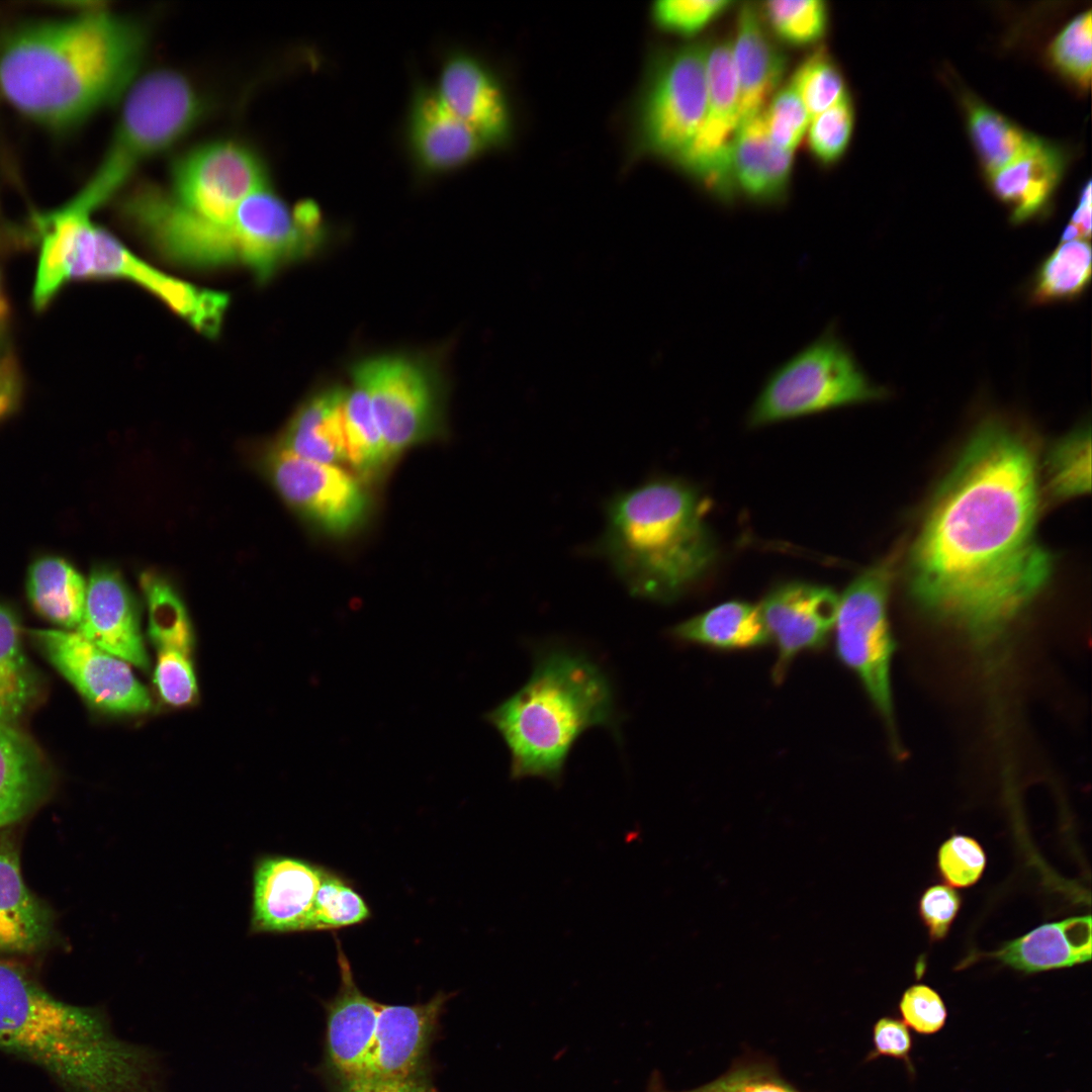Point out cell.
<instances>
[{"label":"cell","mask_w":1092,"mask_h":1092,"mask_svg":"<svg viewBox=\"0 0 1092 1092\" xmlns=\"http://www.w3.org/2000/svg\"><path fill=\"white\" fill-rule=\"evenodd\" d=\"M735 4L730 0H662L654 2L651 16L662 30L694 36Z\"/></svg>","instance_id":"7bdbcfd3"},{"label":"cell","mask_w":1092,"mask_h":1092,"mask_svg":"<svg viewBox=\"0 0 1092 1092\" xmlns=\"http://www.w3.org/2000/svg\"><path fill=\"white\" fill-rule=\"evenodd\" d=\"M1091 937V916H1073L1039 925L994 951L971 953L961 968L982 959L1024 974L1071 968L1090 962Z\"/></svg>","instance_id":"d4e9b609"},{"label":"cell","mask_w":1092,"mask_h":1092,"mask_svg":"<svg viewBox=\"0 0 1092 1092\" xmlns=\"http://www.w3.org/2000/svg\"><path fill=\"white\" fill-rule=\"evenodd\" d=\"M986 863L984 848L971 836L954 834L944 840L937 850L938 874L952 888H967L976 884Z\"/></svg>","instance_id":"f6af8a7d"},{"label":"cell","mask_w":1092,"mask_h":1092,"mask_svg":"<svg viewBox=\"0 0 1092 1092\" xmlns=\"http://www.w3.org/2000/svg\"><path fill=\"white\" fill-rule=\"evenodd\" d=\"M346 463L362 481L378 478L391 460L365 392L352 383L343 403Z\"/></svg>","instance_id":"836d02e7"},{"label":"cell","mask_w":1092,"mask_h":1092,"mask_svg":"<svg viewBox=\"0 0 1092 1092\" xmlns=\"http://www.w3.org/2000/svg\"><path fill=\"white\" fill-rule=\"evenodd\" d=\"M707 107L690 148L676 163L722 200L735 193L731 175V144L738 127V86L732 40L709 42L707 54Z\"/></svg>","instance_id":"5bb4252c"},{"label":"cell","mask_w":1092,"mask_h":1092,"mask_svg":"<svg viewBox=\"0 0 1092 1092\" xmlns=\"http://www.w3.org/2000/svg\"><path fill=\"white\" fill-rule=\"evenodd\" d=\"M697 490L673 478L649 479L614 495L599 548L635 597L672 603L717 556Z\"/></svg>","instance_id":"277c9868"},{"label":"cell","mask_w":1092,"mask_h":1092,"mask_svg":"<svg viewBox=\"0 0 1092 1092\" xmlns=\"http://www.w3.org/2000/svg\"><path fill=\"white\" fill-rule=\"evenodd\" d=\"M434 89L444 105L487 148L509 140L512 116L506 95L494 75L477 58L464 52L449 55Z\"/></svg>","instance_id":"44dd1931"},{"label":"cell","mask_w":1092,"mask_h":1092,"mask_svg":"<svg viewBox=\"0 0 1092 1092\" xmlns=\"http://www.w3.org/2000/svg\"><path fill=\"white\" fill-rule=\"evenodd\" d=\"M885 395L831 326L767 375L747 423L757 428Z\"/></svg>","instance_id":"8992f818"},{"label":"cell","mask_w":1092,"mask_h":1092,"mask_svg":"<svg viewBox=\"0 0 1092 1092\" xmlns=\"http://www.w3.org/2000/svg\"><path fill=\"white\" fill-rule=\"evenodd\" d=\"M767 30L793 47L817 43L826 33L829 11L822 0H772L758 8Z\"/></svg>","instance_id":"8d00e7d4"},{"label":"cell","mask_w":1092,"mask_h":1092,"mask_svg":"<svg viewBox=\"0 0 1092 1092\" xmlns=\"http://www.w3.org/2000/svg\"><path fill=\"white\" fill-rule=\"evenodd\" d=\"M371 912L363 898L339 875L325 869L317 889L310 931L332 930L366 921Z\"/></svg>","instance_id":"ab89813d"},{"label":"cell","mask_w":1092,"mask_h":1092,"mask_svg":"<svg viewBox=\"0 0 1092 1092\" xmlns=\"http://www.w3.org/2000/svg\"><path fill=\"white\" fill-rule=\"evenodd\" d=\"M854 126L850 96L810 119L806 140L810 154L823 165L840 160L846 152Z\"/></svg>","instance_id":"b9f144b4"},{"label":"cell","mask_w":1092,"mask_h":1092,"mask_svg":"<svg viewBox=\"0 0 1092 1092\" xmlns=\"http://www.w3.org/2000/svg\"><path fill=\"white\" fill-rule=\"evenodd\" d=\"M281 497L324 534L355 532L368 517L369 494L362 481L341 465L310 461L273 446L264 459Z\"/></svg>","instance_id":"4fadbf2b"},{"label":"cell","mask_w":1092,"mask_h":1092,"mask_svg":"<svg viewBox=\"0 0 1092 1092\" xmlns=\"http://www.w3.org/2000/svg\"><path fill=\"white\" fill-rule=\"evenodd\" d=\"M1091 437L1089 427H1081L1057 442L1049 452V486L1059 498L1090 490Z\"/></svg>","instance_id":"f35d334b"},{"label":"cell","mask_w":1092,"mask_h":1092,"mask_svg":"<svg viewBox=\"0 0 1092 1092\" xmlns=\"http://www.w3.org/2000/svg\"><path fill=\"white\" fill-rule=\"evenodd\" d=\"M894 555L857 575L839 598L834 624L835 653L860 681L867 696L895 737L891 664L895 643L888 619Z\"/></svg>","instance_id":"9c48e42d"},{"label":"cell","mask_w":1092,"mask_h":1092,"mask_svg":"<svg viewBox=\"0 0 1092 1092\" xmlns=\"http://www.w3.org/2000/svg\"><path fill=\"white\" fill-rule=\"evenodd\" d=\"M788 84L810 118L849 95L839 66L824 47H818L801 62Z\"/></svg>","instance_id":"74e56055"},{"label":"cell","mask_w":1092,"mask_h":1092,"mask_svg":"<svg viewBox=\"0 0 1092 1092\" xmlns=\"http://www.w3.org/2000/svg\"><path fill=\"white\" fill-rule=\"evenodd\" d=\"M146 41L138 22L98 7L23 24L0 41V90L34 121L69 126L130 86Z\"/></svg>","instance_id":"7a4b0ae2"},{"label":"cell","mask_w":1092,"mask_h":1092,"mask_svg":"<svg viewBox=\"0 0 1092 1092\" xmlns=\"http://www.w3.org/2000/svg\"><path fill=\"white\" fill-rule=\"evenodd\" d=\"M839 597L825 585L790 581L758 606L768 640L777 647L772 678L779 684L801 653L823 648L834 628Z\"/></svg>","instance_id":"e0dca14e"},{"label":"cell","mask_w":1092,"mask_h":1092,"mask_svg":"<svg viewBox=\"0 0 1092 1092\" xmlns=\"http://www.w3.org/2000/svg\"><path fill=\"white\" fill-rule=\"evenodd\" d=\"M450 997L438 993L425 1003H381L373 1046L362 1073L346 1092H440L429 1055Z\"/></svg>","instance_id":"8fae6325"},{"label":"cell","mask_w":1092,"mask_h":1092,"mask_svg":"<svg viewBox=\"0 0 1092 1092\" xmlns=\"http://www.w3.org/2000/svg\"><path fill=\"white\" fill-rule=\"evenodd\" d=\"M30 635L50 662L94 706L113 713L151 709L150 695L127 662L77 631L35 629Z\"/></svg>","instance_id":"9a60e30c"},{"label":"cell","mask_w":1092,"mask_h":1092,"mask_svg":"<svg viewBox=\"0 0 1092 1092\" xmlns=\"http://www.w3.org/2000/svg\"><path fill=\"white\" fill-rule=\"evenodd\" d=\"M1071 224L1077 228L1083 239L1091 234V183L1088 182L1080 197L1079 204L1075 209Z\"/></svg>","instance_id":"816d5d0a"},{"label":"cell","mask_w":1092,"mask_h":1092,"mask_svg":"<svg viewBox=\"0 0 1092 1092\" xmlns=\"http://www.w3.org/2000/svg\"><path fill=\"white\" fill-rule=\"evenodd\" d=\"M22 386L20 378L13 371L0 367V422L16 410Z\"/></svg>","instance_id":"f907efd6"},{"label":"cell","mask_w":1092,"mask_h":1092,"mask_svg":"<svg viewBox=\"0 0 1092 1092\" xmlns=\"http://www.w3.org/2000/svg\"><path fill=\"white\" fill-rule=\"evenodd\" d=\"M770 140L781 149L794 152L805 138L810 116L803 102L789 85L781 86L762 110Z\"/></svg>","instance_id":"ee69618b"},{"label":"cell","mask_w":1092,"mask_h":1092,"mask_svg":"<svg viewBox=\"0 0 1092 1092\" xmlns=\"http://www.w3.org/2000/svg\"><path fill=\"white\" fill-rule=\"evenodd\" d=\"M899 1009L903 1022L921 1034H933L945 1024L947 1010L940 995L931 987L915 984L906 989Z\"/></svg>","instance_id":"7dc6e473"},{"label":"cell","mask_w":1092,"mask_h":1092,"mask_svg":"<svg viewBox=\"0 0 1092 1092\" xmlns=\"http://www.w3.org/2000/svg\"><path fill=\"white\" fill-rule=\"evenodd\" d=\"M201 98L190 82L171 70H156L128 87L106 155L88 183L106 199L139 164L166 150L199 120Z\"/></svg>","instance_id":"52a82bcc"},{"label":"cell","mask_w":1092,"mask_h":1092,"mask_svg":"<svg viewBox=\"0 0 1092 1092\" xmlns=\"http://www.w3.org/2000/svg\"><path fill=\"white\" fill-rule=\"evenodd\" d=\"M962 896L952 887L936 884L922 893L918 913L932 941L944 939L962 907Z\"/></svg>","instance_id":"c3c4849f"},{"label":"cell","mask_w":1092,"mask_h":1092,"mask_svg":"<svg viewBox=\"0 0 1092 1092\" xmlns=\"http://www.w3.org/2000/svg\"><path fill=\"white\" fill-rule=\"evenodd\" d=\"M33 672L23 654L15 614L0 604V721L19 717L34 698Z\"/></svg>","instance_id":"d590c367"},{"label":"cell","mask_w":1092,"mask_h":1092,"mask_svg":"<svg viewBox=\"0 0 1092 1092\" xmlns=\"http://www.w3.org/2000/svg\"><path fill=\"white\" fill-rule=\"evenodd\" d=\"M54 930L49 907L22 878L14 843L0 838V952L37 951L49 944Z\"/></svg>","instance_id":"83f0119b"},{"label":"cell","mask_w":1092,"mask_h":1092,"mask_svg":"<svg viewBox=\"0 0 1092 1092\" xmlns=\"http://www.w3.org/2000/svg\"><path fill=\"white\" fill-rule=\"evenodd\" d=\"M346 387L330 386L310 395L295 412L278 445L301 458L346 463L343 403Z\"/></svg>","instance_id":"f1b7e54d"},{"label":"cell","mask_w":1092,"mask_h":1092,"mask_svg":"<svg viewBox=\"0 0 1092 1092\" xmlns=\"http://www.w3.org/2000/svg\"><path fill=\"white\" fill-rule=\"evenodd\" d=\"M875 1050L873 1057L887 1056L905 1062L909 1070H913L910 1061L912 1038L908 1026L901 1020L893 1017H883L874 1026L873 1036Z\"/></svg>","instance_id":"681fc988"},{"label":"cell","mask_w":1092,"mask_h":1092,"mask_svg":"<svg viewBox=\"0 0 1092 1092\" xmlns=\"http://www.w3.org/2000/svg\"><path fill=\"white\" fill-rule=\"evenodd\" d=\"M1065 155L1055 145L1035 138L1020 155L987 176L995 196L1019 223L1043 212L1061 180Z\"/></svg>","instance_id":"484cf974"},{"label":"cell","mask_w":1092,"mask_h":1092,"mask_svg":"<svg viewBox=\"0 0 1092 1092\" xmlns=\"http://www.w3.org/2000/svg\"><path fill=\"white\" fill-rule=\"evenodd\" d=\"M1048 56L1052 64L1080 87H1088L1092 67V15L1087 10L1072 18L1053 38Z\"/></svg>","instance_id":"60d3db41"},{"label":"cell","mask_w":1092,"mask_h":1092,"mask_svg":"<svg viewBox=\"0 0 1092 1092\" xmlns=\"http://www.w3.org/2000/svg\"><path fill=\"white\" fill-rule=\"evenodd\" d=\"M510 752L513 781L561 784L568 755L593 727L618 729L612 685L587 655L562 646L539 648L527 682L484 715Z\"/></svg>","instance_id":"5b68a950"},{"label":"cell","mask_w":1092,"mask_h":1092,"mask_svg":"<svg viewBox=\"0 0 1092 1092\" xmlns=\"http://www.w3.org/2000/svg\"><path fill=\"white\" fill-rule=\"evenodd\" d=\"M732 57L738 86L739 124L763 110L787 70V57L766 29L758 8L750 3L737 15Z\"/></svg>","instance_id":"cb8c5ba5"},{"label":"cell","mask_w":1092,"mask_h":1092,"mask_svg":"<svg viewBox=\"0 0 1092 1092\" xmlns=\"http://www.w3.org/2000/svg\"><path fill=\"white\" fill-rule=\"evenodd\" d=\"M0 1050L38 1065L66 1092H169L160 1052L118 1037L103 1009L60 1001L1 960Z\"/></svg>","instance_id":"3957f363"},{"label":"cell","mask_w":1092,"mask_h":1092,"mask_svg":"<svg viewBox=\"0 0 1092 1092\" xmlns=\"http://www.w3.org/2000/svg\"><path fill=\"white\" fill-rule=\"evenodd\" d=\"M669 634L681 644L725 651L758 648L769 641L758 606L737 600L674 625Z\"/></svg>","instance_id":"4dcf8cb0"},{"label":"cell","mask_w":1092,"mask_h":1092,"mask_svg":"<svg viewBox=\"0 0 1092 1092\" xmlns=\"http://www.w3.org/2000/svg\"><path fill=\"white\" fill-rule=\"evenodd\" d=\"M966 99L970 138L986 176L1010 163L1036 138L991 106L973 97Z\"/></svg>","instance_id":"e575fe53"},{"label":"cell","mask_w":1092,"mask_h":1092,"mask_svg":"<svg viewBox=\"0 0 1092 1092\" xmlns=\"http://www.w3.org/2000/svg\"><path fill=\"white\" fill-rule=\"evenodd\" d=\"M141 584L149 608V634L158 653L154 681L167 703L186 705L197 692L187 614L175 592L159 575L145 572Z\"/></svg>","instance_id":"ffe728a7"},{"label":"cell","mask_w":1092,"mask_h":1092,"mask_svg":"<svg viewBox=\"0 0 1092 1092\" xmlns=\"http://www.w3.org/2000/svg\"><path fill=\"white\" fill-rule=\"evenodd\" d=\"M10 305L0 271V357L10 352L8 335L10 328Z\"/></svg>","instance_id":"f5cc1de1"},{"label":"cell","mask_w":1092,"mask_h":1092,"mask_svg":"<svg viewBox=\"0 0 1092 1092\" xmlns=\"http://www.w3.org/2000/svg\"><path fill=\"white\" fill-rule=\"evenodd\" d=\"M1038 505L1027 443L1004 422H985L938 487L911 549L915 601L979 642L1002 633L1052 574L1036 536Z\"/></svg>","instance_id":"6da1fadb"},{"label":"cell","mask_w":1092,"mask_h":1092,"mask_svg":"<svg viewBox=\"0 0 1092 1092\" xmlns=\"http://www.w3.org/2000/svg\"><path fill=\"white\" fill-rule=\"evenodd\" d=\"M407 142L424 172L443 174L474 160L486 145L440 100L434 87H419L407 117Z\"/></svg>","instance_id":"7402d4cb"},{"label":"cell","mask_w":1092,"mask_h":1092,"mask_svg":"<svg viewBox=\"0 0 1092 1092\" xmlns=\"http://www.w3.org/2000/svg\"><path fill=\"white\" fill-rule=\"evenodd\" d=\"M46 761L31 740L0 721V829L32 811L49 791Z\"/></svg>","instance_id":"f546056e"},{"label":"cell","mask_w":1092,"mask_h":1092,"mask_svg":"<svg viewBox=\"0 0 1092 1092\" xmlns=\"http://www.w3.org/2000/svg\"><path fill=\"white\" fill-rule=\"evenodd\" d=\"M325 868L307 860L265 855L253 872L251 930L257 933L310 931L315 895Z\"/></svg>","instance_id":"d6986e66"},{"label":"cell","mask_w":1092,"mask_h":1092,"mask_svg":"<svg viewBox=\"0 0 1092 1092\" xmlns=\"http://www.w3.org/2000/svg\"><path fill=\"white\" fill-rule=\"evenodd\" d=\"M351 377L370 401L391 462L443 429L445 386L428 359L406 353L374 355L357 362Z\"/></svg>","instance_id":"ba28073f"},{"label":"cell","mask_w":1092,"mask_h":1092,"mask_svg":"<svg viewBox=\"0 0 1092 1092\" xmlns=\"http://www.w3.org/2000/svg\"><path fill=\"white\" fill-rule=\"evenodd\" d=\"M709 42L669 50L652 65L638 111L641 146L675 163L703 122L708 97Z\"/></svg>","instance_id":"30bf717a"},{"label":"cell","mask_w":1092,"mask_h":1092,"mask_svg":"<svg viewBox=\"0 0 1092 1092\" xmlns=\"http://www.w3.org/2000/svg\"><path fill=\"white\" fill-rule=\"evenodd\" d=\"M130 281L162 300L196 331L214 337L220 331L230 298L224 292L180 280L131 253L102 228L96 238L89 279Z\"/></svg>","instance_id":"2e32d148"},{"label":"cell","mask_w":1092,"mask_h":1092,"mask_svg":"<svg viewBox=\"0 0 1092 1092\" xmlns=\"http://www.w3.org/2000/svg\"><path fill=\"white\" fill-rule=\"evenodd\" d=\"M268 185L266 167L255 152L234 141H214L174 162L168 193L187 211L223 223L244 199Z\"/></svg>","instance_id":"7c38bea8"},{"label":"cell","mask_w":1092,"mask_h":1092,"mask_svg":"<svg viewBox=\"0 0 1092 1092\" xmlns=\"http://www.w3.org/2000/svg\"><path fill=\"white\" fill-rule=\"evenodd\" d=\"M794 152L778 147L768 136L762 111L737 127L731 144L730 166L735 191L757 203H775L787 194Z\"/></svg>","instance_id":"4316f807"},{"label":"cell","mask_w":1092,"mask_h":1092,"mask_svg":"<svg viewBox=\"0 0 1092 1092\" xmlns=\"http://www.w3.org/2000/svg\"><path fill=\"white\" fill-rule=\"evenodd\" d=\"M76 631L107 653L148 669L134 603L118 573L95 569L87 583L83 617Z\"/></svg>","instance_id":"603a6c76"},{"label":"cell","mask_w":1092,"mask_h":1092,"mask_svg":"<svg viewBox=\"0 0 1092 1092\" xmlns=\"http://www.w3.org/2000/svg\"><path fill=\"white\" fill-rule=\"evenodd\" d=\"M1090 280L1089 241L1061 242L1035 270L1027 298L1037 305L1075 300L1084 293Z\"/></svg>","instance_id":"d6a6232c"},{"label":"cell","mask_w":1092,"mask_h":1092,"mask_svg":"<svg viewBox=\"0 0 1092 1092\" xmlns=\"http://www.w3.org/2000/svg\"><path fill=\"white\" fill-rule=\"evenodd\" d=\"M26 593L33 609L47 620L77 629L83 617L87 582L65 559L48 556L27 571Z\"/></svg>","instance_id":"1f68e13d"},{"label":"cell","mask_w":1092,"mask_h":1092,"mask_svg":"<svg viewBox=\"0 0 1092 1092\" xmlns=\"http://www.w3.org/2000/svg\"><path fill=\"white\" fill-rule=\"evenodd\" d=\"M646 1092H671L665 1090L654 1078ZM682 1092H799L771 1070L759 1065L734 1069L717 1080L699 1088Z\"/></svg>","instance_id":"bcb514c9"},{"label":"cell","mask_w":1092,"mask_h":1092,"mask_svg":"<svg viewBox=\"0 0 1092 1092\" xmlns=\"http://www.w3.org/2000/svg\"><path fill=\"white\" fill-rule=\"evenodd\" d=\"M336 943L340 985L325 1004V1067L334 1092H346L359 1078L373 1046L381 1003L359 989L338 938Z\"/></svg>","instance_id":"ac0fdd59"}]
</instances>
